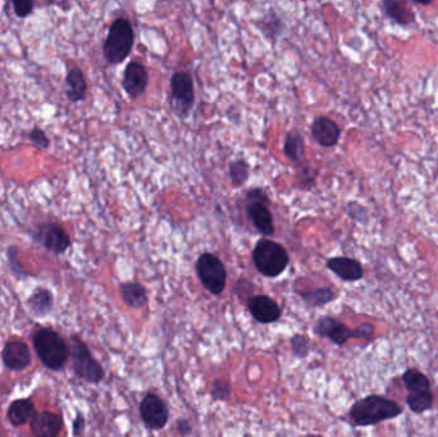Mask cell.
<instances>
[{
	"label": "cell",
	"instance_id": "cell-18",
	"mask_svg": "<svg viewBox=\"0 0 438 437\" xmlns=\"http://www.w3.org/2000/svg\"><path fill=\"white\" fill-rule=\"evenodd\" d=\"M66 95L71 103H79L86 98L87 82L85 75L79 67L71 68L66 76Z\"/></svg>",
	"mask_w": 438,
	"mask_h": 437
},
{
	"label": "cell",
	"instance_id": "cell-21",
	"mask_svg": "<svg viewBox=\"0 0 438 437\" xmlns=\"http://www.w3.org/2000/svg\"><path fill=\"white\" fill-rule=\"evenodd\" d=\"M121 294L124 303L132 308L144 307L148 303L145 287L138 282H126L121 286Z\"/></svg>",
	"mask_w": 438,
	"mask_h": 437
},
{
	"label": "cell",
	"instance_id": "cell-31",
	"mask_svg": "<svg viewBox=\"0 0 438 437\" xmlns=\"http://www.w3.org/2000/svg\"><path fill=\"white\" fill-rule=\"evenodd\" d=\"M346 210L349 215L355 221H358V222L366 223L369 221L366 209L359 203H349Z\"/></svg>",
	"mask_w": 438,
	"mask_h": 437
},
{
	"label": "cell",
	"instance_id": "cell-1",
	"mask_svg": "<svg viewBox=\"0 0 438 437\" xmlns=\"http://www.w3.org/2000/svg\"><path fill=\"white\" fill-rule=\"evenodd\" d=\"M403 411V406L391 399L383 398L380 395H369L366 398L360 399L351 406L349 417L355 426L366 427L399 417Z\"/></svg>",
	"mask_w": 438,
	"mask_h": 437
},
{
	"label": "cell",
	"instance_id": "cell-19",
	"mask_svg": "<svg viewBox=\"0 0 438 437\" xmlns=\"http://www.w3.org/2000/svg\"><path fill=\"white\" fill-rule=\"evenodd\" d=\"M382 8L387 17L399 23L400 26H409L415 22V14L403 1L385 0L382 1Z\"/></svg>",
	"mask_w": 438,
	"mask_h": 437
},
{
	"label": "cell",
	"instance_id": "cell-12",
	"mask_svg": "<svg viewBox=\"0 0 438 437\" xmlns=\"http://www.w3.org/2000/svg\"><path fill=\"white\" fill-rule=\"evenodd\" d=\"M248 311L261 323H272L281 317V308L267 295H256L248 301Z\"/></svg>",
	"mask_w": 438,
	"mask_h": 437
},
{
	"label": "cell",
	"instance_id": "cell-3",
	"mask_svg": "<svg viewBox=\"0 0 438 437\" xmlns=\"http://www.w3.org/2000/svg\"><path fill=\"white\" fill-rule=\"evenodd\" d=\"M33 347L40 360L53 371H59L66 365L68 349L65 340L50 328H40L33 335Z\"/></svg>",
	"mask_w": 438,
	"mask_h": 437
},
{
	"label": "cell",
	"instance_id": "cell-6",
	"mask_svg": "<svg viewBox=\"0 0 438 437\" xmlns=\"http://www.w3.org/2000/svg\"><path fill=\"white\" fill-rule=\"evenodd\" d=\"M197 272L204 287L209 293L222 294L227 281V271L217 255L212 253L200 255L197 261Z\"/></svg>",
	"mask_w": 438,
	"mask_h": 437
},
{
	"label": "cell",
	"instance_id": "cell-36",
	"mask_svg": "<svg viewBox=\"0 0 438 437\" xmlns=\"http://www.w3.org/2000/svg\"><path fill=\"white\" fill-rule=\"evenodd\" d=\"M177 427H178V430L181 431V433H183V435L189 433L191 431L190 424L187 423L185 419L180 421V422L177 423Z\"/></svg>",
	"mask_w": 438,
	"mask_h": 437
},
{
	"label": "cell",
	"instance_id": "cell-29",
	"mask_svg": "<svg viewBox=\"0 0 438 437\" xmlns=\"http://www.w3.org/2000/svg\"><path fill=\"white\" fill-rule=\"evenodd\" d=\"M28 140L35 145L36 148L39 149H49L50 146V139L46 135L45 131L40 127H33L30 130V132L27 134Z\"/></svg>",
	"mask_w": 438,
	"mask_h": 437
},
{
	"label": "cell",
	"instance_id": "cell-23",
	"mask_svg": "<svg viewBox=\"0 0 438 437\" xmlns=\"http://www.w3.org/2000/svg\"><path fill=\"white\" fill-rule=\"evenodd\" d=\"M283 153L291 162H299L301 158L304 157L305 143H304V137L301 136L300 132L297 131L288 132L286 140H285Z\"/></svg>",
	"mask_w": 438,
	"mask_h": 437
},
{
	"label": "cell",
	"instance_id": "cell-32",
	"mask_svg": "<svg viewBox=\"0 0 438 437\" xmlns=\"http://www.w3.org/2000/svg\"><path fill=\"white\" fill-rule=\"evenodd\" d=\"M212 394H213L214 399L226 400V399L229 398V394H231V386H229L227 381H223V379L216 381V384L213 386Z\"/></svg>",
	"mask_w": 438,
	"mask_h": 437
},
{
	"label": "cell",
	"instance_id": "cell-26",
	"mask_svg": "<svg viewBox=\"0 0 438 437\" xmlns=\"http://www.w3.org/2000/svg\"><path fill=\"white\" fill-rule=\"evenodd\" d=\"M406 404L410 408V411L418 413V414L429 411L433 405V395H432L431 390L409 394L406 396Z\"/></svg>",
	"mask_w": 438,
	"mask_h": 437
},
{
	"label": "cell",
	"instance_id": "cell-5",
	"mask_svg": "<svg viewBox=\"0 0 438 437\" xmlns=\"http://www.w3.org/2000/svg\"><path fill=\"white\" fill-rule=\"evenodd\" d=\"M195 104L194 81L190 73L176 72L170 79V108L177 117L186 119Z\"/></svg>",
	"mask_w": 438,
	"mask_h": 437
},
{
	"label": "cell",
	"instance_id": "cell-30",
	"mask_svg": "<svg viewBox=\"0 0 438 437\" xmlns=\"http://www.w3.org/2000/svg\"><path fill=\"white\" fill-rule=\"evenodd\" d=\"M11 4L13 7V14H16V17H18L21 20L31 16L33 8H35V3L33 0H12Z\"/></svg>",
	"mask_w": 438,
	"mask_h": 437
},
{
	"label": "cell",
	"instance_id": "cell-17",
	"mask_svg": "<svg viewBox=\"0 0 438 437\" xmlns=\"http://www.w3.org/2000/svg\"><path fill=\"white\" fill-rule=\"evenodd\" d=\"M63 428V419L55 413L44 411L33 416L31 431L35 437H57Z\"/></svg>",
	"mask_w": 438,
	"mask_h": 437
},
{
	"label": "cell",
	"instance_id": "cell-9",
	"mask_svg": "<svg viewBox=\"0 0 438 437\" xmlns=\"http://www.w3.org/2000/svg\"><path fill=\"white\" fill-rule=\"evenodd\" d=\"M140 413L146 427H149L151 430L163 428L170 414L163 400L154 394H149L145 396L140 405Z\"/></svg>",
	"mask_w": 438,
	"mask_h": 437
},
{
	"label": "cell",
	"instance_id": "cell-13",
	"mask_svg": "<svg viewBox=\"0 0 438 437\" xmlns=\"http://www.w3.org/2000/svg\"><path fill=\"white\" fill-rule=\"evenodd\" d=\"M312 136L323 148H332L339 143L341 137V129L339 124L326 116L315 118L310 127Z\"/></svg>",
	"mask_w": 438,
	"mask_h": 437
},
{
	"label": "cell",
	"instance_id": "cell-34",
	"mask_svg": "<svg viewBox=\"0 0 438 437\" xmlns=\"http://www.w3.org/2000/svg\"><path fill=\"white\" fill-rule=\"evenodd\" d=\"M240 288V291H236L239 296H243V294H251V291H253V285L246 280H240L237 282V285H236L235 290H239Z\"/></svg>",
	"mask_w": 438,
	"mask_h": 437
},
{
	"label": "cell",
	"instance_id": "cell-10",
	"mask_svg": "<svg viewBox=\"0 0 438 437\" xmlns=\"http://www.w3.org/2000/svg\"><path fill=\"white\" fill-rule=\"evenodd\" d=\"M149 82V73L144 65L132 60L124 70L122 86L124 92L132 99H138L144 95Z\"/></svg>",
	"mask_w": 438,
	"mask_h": 437
},
{
	"label": "cell",
	"instance_id": "cell-33",
	"mask_svg": "<svg viewBox=\"0 0 438 437\" xmlns=\"http://www.w3.org/2000/svg\"><path fill=\"white\" fill-rule=\"evenodd\" d=\"M291 346H292L295 354L299 355V357H305L307 352H309L307 339L304 336H300V335H296L292 338Z\"/></svg>",
	"mask_w": 438,
	"mask_h": 437
},
{
	"label": "cell",
	"instance_id": "cell-27",
	"mask_svg": "<svg viewBox=\"0 0 438 437\" xmlns=\"http://www.w3.org/2000/svg\"><path fill=\"white\" fill-rule=\"evenodd\" d=\"M301 296L304 298V301H307V304L313 306V307H321L326 306L329 301H334L336 298L334 290H331L329 287H318L313 291L309 293H302Z\"/></svg>",
	"mask_w": 438,
	"mask_h": 437
},
{
	"label": "cell",
	"instance_id": "cell-28",
	"mask_svg": "<svg viewBox=\"0 0 438 437\" xmlns=\"http://www.w3.org/2000/svg\"><path fill=\"white\" fill-rule=\"evenodd\" d=\"M8 261H9V268L12 271V274L17 277V279H25L28 276V272L22 266L20 258H18V249L16 245H11L7 249Z\"/></svg>",
	"mask_w": 438,
	"mask_h": 437
},
{
	"label": "cell",
	"instance_id": "cell-11",
	"mask_svg": "<svg viewBox=\"0 0 438 437\" xmlns=\"http://www.w3.org/2000/svg\"><path fill=\"white\" fill-rule=\"evenodd\" d=\"M315 333L322 338H327L331 341H334V344L339 346L344 345L347 340L359 338L356 328L351 330L332 317L319 318L315 325Z\"/></svg>",
	"mask_w": 438,
	"mask_h": 437
},
{
	"label": "cell",
	"instance_id": "cell-22",
	"mask_svg": "<svg viewBox=\"0 0 438 437\" xmlns=\"http://www.w3.org/2000/svg\"><path fill=\"white\" fill-rule=\"evenodd\" d=\"M403 382H404L406 390L409 392V394L431 390V384H429L428 377L425 376V373L420 372L415 368H410V369L405 371V373L403 374Z\"/></svg>",
	"mask_w": 438,
	"mask_h": 437
},
{
	"label": "cell",
	"instance_id": "cell-15",
	"mask_svg": "<svg viewBox=\"0 0 438 437\" xmlns=\"http://www.w3.org/2000/svg\"><path fill=\"white\" fill-rule=\"evenodd\" d=\"M3 362L12 371H22L31 363L28 346L22 341H11L3 350Z\"/></svg>",
	"mask_w": 438,
	"mask_h": 437
},
{
	"label": "cell",
	"instance_id": "cell-8",
	"mask_svg": "<svg viewBox=\"0 0 438 437\" xmlns=\"http://www.w3.org/2000/svg\"><path fill=\"white\" fill-rule=\"evenodd\" d=\"M72 357L73 369L76 374L85 379L90 384H99L104 379V369L94 359L89 347L84 341L72 338Z\"/></svg>",
	"mask_w": 438,
	"mask_h": 437
},
{
	"label": "cell",
	"instance_id": "cell-2",
	"mask_svg": "<svg viewBox=\"0 0 438 437\" xmlns=\"http://www.w3.org/2000/svg\"><path fill=\"white\" fill-rule=\"evenodd\" d=\"M135 43L131 22L127 18L113 21L103 44V55L111 65H121L130 55Z\"/></svg>",
	"mask_w": 438,
	"mask_h": 437
},
{
	"label": "cell",
	"instance_id": "cell-35",
	"mask_svg": "<svg viewBox=\"0 0 438 437\" xmlns=\"http://www.w3.org/2000/svg\"><path fill=\"white\" fill-rule=\"evenodd\" d=\"M84 427H85V418L82 417V414H79L73 422V435L80 436L84 431Z\"/></svg>",
	"mask_w": 438,
	"mask_h": 437
},
{
	"label": "cell",
	"instance_id": "cell-16",
	"mask_svg": "<svg viewBox=\"0 0 438 437\" xmlns=\"http://www.w3.org/2000/svg\"><path fill=\"white\" fill-rule=\"evenodd\" d=\"M327 268L337 277L346 282H355L363 279L364 269L359 261L347 257H336L328 259Z\"/></svg>",
	"mask_w": 438,
	"mask_h": 437
},
{
	"label": "cell",
	"instance_id": "cell-14",
	"mask_svg": "<svg viewBox=\"0 0 438 437\" xmlns=\"http://www.w3.org/2000/svg\"><path fill=\"white\" fill-rule=\"evenodd\" d=\"M246 213L258 232L264 236L275 235V222L268 208V203L248 202Z\"/></svg>",
	"mask_w": 438,
	"mask_h": 437
},
{
	"label": "cell",
	"instance_id": "cell-7",
	"mask_svg": "<svg viewBox=\"0 0 438 437\" xmlns=\"http://www.w3.org/2000/svg\"><path fill=\"white\" fill-rule=\"evenodd\" d=\"M31 237L33 242L53 254H65L72 245L68 232L55 222L40 223L31 232Z\"/></svg>",
	"mask_w": 438,
	"mask_h": 437
},
{
	"label": "cell",
	"instance_id": "cell-20",
	"mask_svg": "<svg viewBox=\"0 0 438 437\" xmlns=\"http://www.w3.org/2000/svg\"><path fill=\"white\" fill-rule=\"evenodd\" d=\"M35 416V406L28 399H20L12 403L8 409V419L13 426H21Z\"/></svg>",
	"mask_w": 438,
	"mask_h": 437
},
{
	"label": "cell",
	"instance_id": "cell-4",
	"mask_svg": "<svg viewBox=\"0 0 438 437\" xmlns=\"http://www.w3.org/2000/svg\"><path fill=\"white\" fill-rule=\"evenodd\" d=\"M253 261L258 272L265 277H277L288 268V258L286 249L278 242L268 239H261L256 242L253 252Z\"/></svg>",
	"mask_w": 438,
	"mask_h": 437
},
{
	"label": "cell",
	"instance_id": "cell-25",
	"mask_svg": "<svg viewBox=\"0 0 438 437\" xmlns=\"http://www.w3.org/2000/svg\"><path fill=\"white\" fill-rule=\"evenodd\" d=\"M229 178L235 188H241L242 185L248 183L250 176V166L243 159H236L229 163Z\"/></svg>",
	"mask_w": 438,
	"mask_h": 437
},
{
	"label": "cell",
	"instance_id": "cell-24",
	"mask_svg": "<svg viewBox=\"0 0 438 437\" xmlns=\"http://www.w3.org/2000/svg\"><path fill=\"white\" fill-rule=\"evenodd\" d=\"M53 294L46 288H39L28 299V307L36 315H45L52 311Z\"/></svg>",
	"mask_w": 438,
	"mask_h": 437
}]
</instances>
